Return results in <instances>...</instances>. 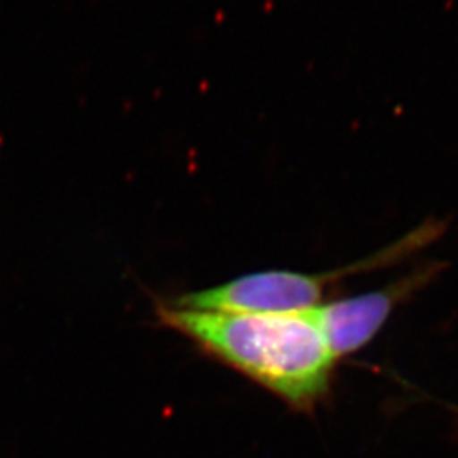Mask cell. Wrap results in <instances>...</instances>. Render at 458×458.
<instances>
[{"label":"cell","mask_w":458,"mask_h":458,"mask_svg":"<svg viewBox=\"0 0 458 458\" xmlns=\"http://www.w3.org/2000/svg\"><path fill=\"white\" fill-rule=\"evenodd\" d=\"M437 270L438 267H426L378 291L319 304L310 310L333 357L338 360L370 344L394 310L425 287Z\"/></svg>","instance_id":"cell-3"},{"label":"cell","mask_w":458,"mask_h":458,"mask_svg":"<svg viewBox=\"0 0 458 458\" xmlns=\"http://www.w3.org/2000/svg\"><path fill=\"white\" fill-rule=\"evenodd\" d=\"M158 318L295 410H312L329 389L336 359L310 311L229 314L164 304Z\"/></svg>","instance_id":"cell-1"},{"label":"cell","mask_w":458,"mask_h":458,"mask_svg":"<svg viewBox=\"0 0 458 458\" xmlns=\"http://www.w3.org/2000/svg\"><path fill=\"white\" fill-rule=\"evenodd\" d=\"M369 259L331 274H301L293 270H268L229 280L223 285L179 295L166 302L192 311L229 314H285L304 312L319 306L327 284L336 278L370 270Z\"/></svg>","instance_id":"cell-2"}]
</instances>
